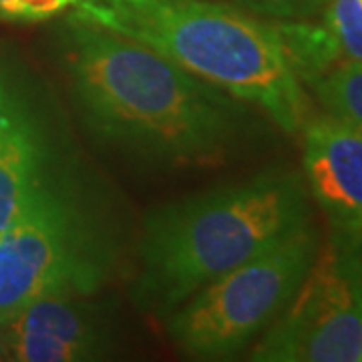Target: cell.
Wrapping results in <instances>:
<instances>
[{
  "mask_svg": "<svg viewBox=\"0 0 362 362\" xmlns=\"http://www.w3.org/2000/svg\"><path fill=\"white\" fill-rule=\"evenodd\" d=\"M87 296L40 298L8 322V361H99L113 349L109 322Z\"/></svg>",
  "mask_w": 362,
  "mask_h": 362,
  "instance_id": "ba28073f",
  "label": "cell"
},
{
  "mask_svg": "<svg viewBox=\"0 0 362 362\" xmlns=\"http://www.w3.org/2000/svg\"><path fill=\"white\" fill-rule=\"evenodd\" d=\"M356 2H358V4H361V8H362V0H356Z\"/></svg>",
  "mask_w": 362,
  "mask_h": 362,
  "instance_id": "9a60e30c",
  "label": "cell"
},
{
  "mask_svg": "<svg viewBox=\"0 0 362 362\" xmlns=\"http://www.w3.org/2000/svg\"><path fill=\"white\" fill-rule=\"evenodd\" d=\"M77 2L78 0H0V18L37 23L65 13Z\"/></svg>",
  "mask_w": 362,
  "mask_h": 362,
  "instance_id": "7c38bea8",
  "label": "cell"
},
{
  "mask_svg": "<svg viewBox=\"0 0 362 362\" xmlns=\"http://www.w3.org/2000/svg\"><path fill=\"white\" fill-rule=\"evenodd\" d=\"M316 2L320 0H262V4L268 11L280 14H300L304 11H310Z\"/></svg>",
  "mask_w": 362,
  "mask_h": 362,
  "instance_id": "4fadbf2b",
  "label": "cell"
},
{
  "mask_svg": "<svg viewBox=\"0 0 362 362\" xmlns=\"http://www.w3.org/2000/svg\"><path fill=\"white\" fill-rule=\"evenodd\" d=\"M306 223V181L286 169L169 204L143 226L133 298L141 310L168 316L202 286Z\"/></svg>",
  "mask_w": 362,
  "mask_h": 362,
  "instance_id": "7a4b0ae2",
  "label": "cell"
},
{
  "mask_svg": "<svg viewBox=\"0 0 362 362\" xmlns=\"http://www.w3.org/2000/svg\"><path fill=\"white\" fill-rule=\"evenodd\" d=\"M63 49L87 129L123 156L163 169L211 168L244 135V101L151 47L71 16Z\"/></svg>",
  "mask_w": 362,
  "mask_h": 362,
  "instance_id": "6da1fadb",
  "label": "cell"
},
{
  "mask_svg": "<svg viewBox=\"0 0 362 362\" xmlns=\"http://www.w3.org/2000/svg\"><path fill=\"white\" fill-rule=\"evenodd\" d=\"M308 87L330 119L362 131V63L342 61Z\"/></svg>",
  "mask_w": 362,
  "mask_h": 362,
  "instance_id": "30bf717a",
  "label": "cell"
},
{
  "mask_svg": "<svg viewBox=\"0 0 362 362\" xmlns=\"http://www.w3.org/2000/svg\"><path fill=\"white\" fill-rule=\"evenodd\" d=\"M71 16L151 47L288 133L310 121V99L288 61L280 25L204 0H78Z\"/></svg>",
  "mask_w": 362,
  "mask_h": 362,
  "instance_id": "3957f363",
  "label": "cell"
},
{
  "mask_svg": "<svg viewBox=\"0 0 362 362\" xmlns=\"http://www.w3.org/2000/svg\"><path fill=\"white\" fill-rule=\"evenodd\" d=\"M115 256L107 226L69 175L52 181L0 232V322L8 324L40 298L95 294Z\"/></svg>",
  "mask_w": 362,
  "mask_h": 362,
  "instance_id": "277c9868",
  "label": "cell"
},
{
  "mask_svg": "<svg viewBox=\"0 0 362 362\" xmlns=\"http://www.w3.org/2000/svg\"><path fill=\"white\" fill-rule=\"evenodd\" d=\"M320 246L312 223L214 278L168 314V334L197 361H228L270 326L294 296Z\"/></svg>",
  "mask_w": 362,
  "mask_h": 362,
  "instance_id": "5b68a950",
  "label": "cell"
},
{
  "mask_svg": "<svg viewBox=\"0 0 362 362\" xmlns=\"http://www.w3.org/2000/svg\"><path fill=\"white\" fill-rule=\"evenodd\" d=\"M250 361L362 362V242L334 232Z\"/></svg>",
  "mask_w": 362,
  "mask_h": 362,
  "instance_id": "8992f818",
  "label": "cell"
},
{
  "mask_svg": "<svg viewBox=\"0 0 362 362\" xmlns=\"http://www.w3.org/2000/svg\"><path fill=\"white\" fill-rule=\"evenodd\" d=\"M0 358H8V324L0 322Z\"/></svg>",
  "mask_w": 362,
  "mask_h": 362,
  "instance_id": "5bb4252c",
  "label": "cell"
},
{
  "mask_svg": "<svg viewBox=\"0 0 362 362\" xmlns=\"http://www.w3.org/2000/svg\"><path fill=\"white\" fill-rule=\"evenodd\" d=\"M57 180L51 139L37 105L16 78L0 71V232Z\"/></svg>",
  "mask_w": 362,
  "mask_h": 362,
  "instance_id": "52a82bcc",
  "label": "cell"
},
{
  "mask_svg": "<svg viewBox=\"0 0 362 362\" xmlns=\"http://www.w3.org/2000/svg\"><path fill=\"white\" fill-rule=\"evenodd\" d=\"M304 181L334 232L362 242V131L330 117L304 125Z\"/></svg>",
  "mask_w": 362,
  "mask_h": 362,
  "instance_id": "9c48e42d",
  "label": "cell"
},
{
  "mask_svg": "<svg viewBox=\"0 0 362 362\" xmlns=\"http://www.w3.org/2000/svg\"><path fill=\"white\" fill-rule=\"evenodd\" d=\"M322 26L342 61L362 63V8L356 0H330Z\"/></svg>",
  "mask_w": 362,
  "mask_h": 362,
  "instance_id": "8fae6325",
  "label": "cell"
}]
</instances>
